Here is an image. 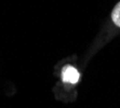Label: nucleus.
<instances>
[{
    "instance_id": "1",
    "label": "nucleus",
    "mask_w": 120,
    "mask_h": 108,
    "mask_svg": "<svg viewBox=\"0 0 120 108\" xmlns=\"http://www.w3.org/2000/svg\"><path fill=\"white\" fill-rule=\"evenodd\" d=\"M79 75L78 70L76 69L75 67L73 66H66L63 68V71H62V79L64 82H68L71 83V84H75L79 81Z\"/></svg>"
},
{
    "instance_id": "2",
    "label": "nucleus",
    "mask_w": 120,
    "mask_h": 108,
    "mask_svg": "<svg viewBox=\"0 0 120 108\" xmlns=\"http://www.w3.org/2000/svg\"><path fill=\"white\" fill-rule=\"evenodd\" d=\"M112 21L118 27H120V2H118L115 7L114 11L112 13Z\"/></svg>"
}]
</instances>
